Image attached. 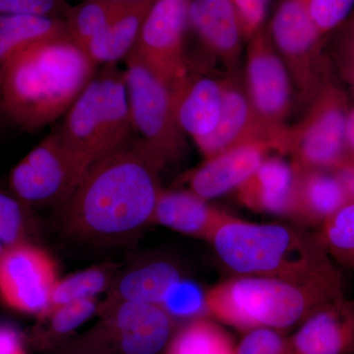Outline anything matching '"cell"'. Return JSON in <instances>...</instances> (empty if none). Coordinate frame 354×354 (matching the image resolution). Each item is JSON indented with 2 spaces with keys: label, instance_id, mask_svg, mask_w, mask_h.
Wrapping results in <instances>:
<instances>
[{
  "label": "cell",
  "instance_id": "cell-5",
  "mask_svg": "<svg viewBox=\"0 0 354 354\" xmlns=\"http://www.w3.org/2000/svg\"><path fill=\"white\" fill-rule=\"evenodd\" d=\"M53 130L95 160L127 143L135 131L124 70L118 64L100 66Z\"/></svg>",
  "mask_w": 354,
  "mask_h": 354
},
{
  "label": "cell",
  "instance_id": "cell-1",
  "mask_svg": "<svg viewBox=\"0 0 354 354\" xmlns=\"http://www.w3.org/2000/svg\"><path fill=\"white\" fill-rule=\"evenodd\" d=\"M167 164L136 134L97 158L77 189L57 208L60 227L84 241L118 243L152 223Z\"/></svg>",
  "mask_w": 354,
  "mask_h": 354
},
{
  "label": "cell",
  "instance_id": "cell-38",
  "mask_svg": "<svg viewBox=\"0 0 354 354\" xmlns=\"http://www.w3.org/2000/svg\"><path fill=\"white\" fill-rule=\"evenodd\" d=\"M344 143H346V162L354 165V108L349 109Z\"/></svg>",
  "mask_w": 354,
  "mask_h": 354
},
{
  "label": "cell",
  "instance_id": "cell-26",
  "mask_svg": "<svg viewBox=\"0 0 354 354\" xmlns=\"http://www.w3.org/2000/svg\"><path fill=\"white\" fill-rule=\"evenodd\" d=\"M235 346L220 324L202 317L174 330L164 354H235Z\"/></svg>",
  "mask_w": 354,
  "mask_h": 354
},
{
  "label": "cell",
  "instance_id": "cell-7",
  "mask_svg": "<svg viewBox=\"0 0 354 354\" xmlns=\"http://www.w3.org/2000/svg\"><path fill=\"white\" fill-rule=\"evenodd\" d=\"M349 109L348 95L332 71L307 104L304 118L288 128L286 155L292 157L295 171H334L346 164Z\"/></svg>",
  "mask_w": 354,
  "mask_h": 354
},
{
  "label": "cell",
  "instance_id": "cell-37",
  "mask_svg": "<svg viewBox=\"0 0 354 354\" xmlns=\"http://www.w3.org/2000/svg\"><path fill=\"white\" fill-rule=\"evenodd\" d=\"M0 354H27L24 335L10 324L0 323Z\"/></svg>",
  "mask_w": 354,
  "mask_h": 354
},
{
  "label": "cell",
  "instance_id": "cell-8",
  "mask_svg": "<svg viewBox=\"0 0 354 354\" xmlns=\"http://www.w3.org/2000/svg\"><path fill=\"white\" fill-rule=\"evenodd\" d=\"M95 160L67 145L53 130L14 167L9 187L30 208L57 209L73 194Z\"/></svg>",
  "mask_w": 354,
  "mask_h": 354
},
{
  "label": "cell",
  "instance_id": "cell-35",
  "mask_svg": "<svg viewBox=\"0 0 354 354\" xmlns=\"http://www.w3.org/2000/svg\"><path fill=\"white\" fill-rule=\"evenodd\" d=\"M70 0H0V13L64 19Z\"/></svg>",
  "mask_w": 354,
  "mask_h": 354
},
{
  "label": "cell",
  "instance_id": "cell-12",
  "mask_svg": "<svg viewBox=\"0 0 354 354\" xmlns=\"http://www.w3.org/2000/svg\"><path fill=\"white\" fill-rule=\"evenodd\" d=\"M247 95L261 121L285 140L286 125L295 90L290 74L268 31L261 27L247 41L245 68L242 72Z\"/></svg>",
  "mask_w": 354,
  "mask_h": 354
},
{
  "label": "cell",
  "instance_id": "cell-39",
  "mask_svg": "<svg viewBox=\"0 0 354 354\" xmlns=\"http://www.w3.org/2000/svg\"><path fill=\"white\" fill-rule=\"evenodd\" d=\"M109 1L120 2V3H133V2L141 1V0H109Z\"/></svg>",
  "mask_w": 354,
  "mask_h": 354
},
{
  "label": "cell",
  "instance_id": "cell-14",
  "mask_svg": "<svg viewBox=\"0 0 354 354\" xmlns=\"http://www.w3.org/2000/svg\"><path fill=\"white\" fill-rule=\"evenodd\" d=\"M225 97L220 120L208 136L196 142L203 157L209 158L245 144L266 143L285 155V140L258 118L244 86L241 68L225 72Z\"/></svg>",
  "mask_w": 354,
  "mask_h": 354
},
{
  "label": "cell",
  "instance_id": "cell-19",
  "mask_svg": "<svg viewBox=\"0 0 354 354\" xmlns=\"http://www.w3.org/2000/svg\"><path fill=\"white\" fill-rule=\"evenodd\" d=\"M181 268L165 257L137 260L121 270L99 309L121 302L162 304L171 286L183 278ZM97 309V310H99Z\"/></svg>",
  "mask_w": 354,
  "mask_h": 354
},
{
  "label": "cell",
  "instance_id": "cell-40",
  "mask_svg": "<svg viewBox=\"0 0 354 354\" xmlns=\"http://www.w3.org/2000/svg\"><path fill=\"white\" fill-rule=\"evenodd\" d=\"M4 250H6V247L2 245L1 243H0V257H1L2 254H3Z\"/></svg>",
  "mask_w": 354,
  "mask_h": 354
},
{
  "label": "cell",
  "instance_id": "cell-6",
  "mask_svg": "<svg viewBox=\"0 0 354 354\" xmlns=\"http://www.w3.org/2000/svg\"><path fill=\"white\" fill-rule=\"evenodd\" d=\"M97 322L57 348L62 354H164L176 321L160 305L121 302L97 310Z\"/></svg>",
  "mask_w": 354,
  "mask_h": 354
},
{
  "label": "cell",
  "instance_id": "cell-2",
  "mask_svg": "<svg viewBox=\"0 0 354 354\" xmlns=\"http://www.w3.org/2000/svg\"><path fill=\"white\" fill-rule=\"evenodd\" d=\"M97 64L67 35L18 51L0 70V111L26 131H37L62 118Z\"/></svg>",
  "mask_w": 354,
  "mask_h": 354
},
{
  "label": "cell",
  "instance_id": "cell-33",
  "mask_svg": "<svg viewBox=\"0 0 354 354\" xmlns=\"http://www.w3.org/2000/svg\"><path fill=\"white\" fill-rule=\"evenodd\" d=\"M330 48V62L354 88V9L348 19L333 32Z\"/></svg>",
  "mask_w": 354,
  "mask_h": 354
},
{
  "label": "cell",
  "instance_id": "cell-18",
  "mask_svg": "<svg viewBox=\"0 0 354 354\" xmlns=\"http://www.w3.org/2000/svg\"><path fill=\"white\" fill-rule=\"evenodd\" d=\"M179 127L194 143L213 132L223 109L225 79L191 71L171 88Z\"/></svg>",
  "mask_w": 354,
  "mask_h": 354
},
{
  "label": "cell",
  "instance_id": "cell-29",
  "mask_svg": "<svg viewBox=\"0 0 354 354\" xmlns=\"http://www.w3.org/2000/svg\"><path fill=\"white\" fill-rule=\"evenodd\" d=\"M37 225L32 208L12 193L0 191V243L6 248L35 242Z\"/></svg>",
  "mask_w": 354,
  "mask_h": 354
},
{
  "label": "cell",
  "instance_id": "cell-4",
  "mask_svg": "<svg viewBox=\"0 0 354 354\" xmlns=\"http://www.w3.org/2000/svg\"><path fill=\"white\" fill-rule=\"evenodd\" d=\"M339 272L314 281L236 276L207 290L209 314L235 329L270 328L283 332L299 325L327 302L344 297Z\"/></svg>",
  "mask_w": 354,
  "mask_h": 354
},
{
  "label": "cell",
  "instance_id": "cell-28",
  "mask_svg": "<svg viewBox=\"0 0 354 354\" xmlns=\"http://www.w3.org/2000/svg\"><path fill=\"white\" fill-rule=\"evenodd\" d=\"M118 272V266L102 263L58 279L51 298V308L84 300L97 299V295L106 291L108 292Z\"/></svg>",
  "mask_w": 354,
  "mask_h": 354
},
{
  "label": "cell",
  "instance_id": "cell-22",
  "mask_svg": "<svg viewBox=\"0 0 354 354\" xmlns=\"http://www.w3.org/2000/svg\"><path fill=\"white\" fill-rule=\"evenodd\" d=\"M295 171V200L291 216L299 223L322 225L351 203L344 184L334 172Z\"/></svg>",
  "mask_w": 354,
  "mask_h": 354
},
{
  "label": "cell",
  "instance_id": "cell-31",
  "mask_svg": "<svg viewBox=\"0 0 354 354\" xmlns=\"http://www.w3.org/2000/svg\"><path fill=\"white\" fill-rule=\"evenodd\" d=\"M160 307L174 319L185 322L209 315L207 291L183 277L167 291Z\"/></svg>",
  "mask_w": 354,
  "mask_h": 354
},
{
  "label": "cell",
  "instance_id": "cell-24",
  "mask_svg": "<svg viewBox=\"0 0 354 354\" xmlns=\"http://www.w3.org/2000/svg\"><path fill=\"white\" fill-rule=\"evenodd\" d=\"M64 35L67 32L64 19L0 13V70L26 46Z\"/></svg>",
  "mask_w": 354,
  "mask_h": 354
},
{
  "label": "cell",
  "instance_id": "cell-30",
  "mask_svg": "<svg viewBox=\"0 0 354 354\" xmlns=\"http://www.w3.org/2000/svg\"><path fill=\"white\" fill-rule=\"evenodd\" d=\"M319 239L330 257L354 270V203L323 223Z\"/></svg>",
  "mask_w": 354,
  "mask_h": 354
},
{
  "label": "cell",
  "instance_id": "cell-9",
  "mask_svg": "<svg viewBox=\"0 0 354 354\" xmlns=\"http://www.w3.org/2000/svg\"><path fill=\"white\" fill-rule=\"evenodd\" d=\"M125 62L135 134L157 152L167 165L178 162L187 152V136L176 120L171 88L134 53H130Z\"/></svg>",
  "mask_w": 354,
  "mask_h": 354
},
{
  "label": "cell",
  "instance_id": "cell-32",
  "mask_svg": "<svg viewBox=\"0 0 354 354\" xmlns=\"http://www.w3.org/2000/svg\"><path fill=\"white\" fill-rule=\"evenodd\" d=\"M324 37L342 24L354 9V0H298Z\"/></svg>",
  "mask_w": 354,
  "mask_h": 354
},
{
  "label": "cell",
  "instance_id": "cell-3",
  "mask_svg": "<svg viewBox=\"0 0 354 354\" xmlns=\"http://www.w3.org/2000/svg\"><path fill=\"white\" fill-rule=\"evenodd\" d=\"M209 242L237 276L304 283L337 271L319 237L288 225L249 223L232 216Z\"/></svg>",
  "mask_w": 354,
  "mask_h": 354
},
{
  "label": "cell",
  "instance_id": "cell-15",
  "mask_svg": "<svg viewBox=\"0 0 354 354\" xmlns=\"http://www.w3.org/2000/svg\"><path fill=\"white\" fill-rule=\"evenodd\" d=\"M288 341L291 354H354V300L344 297L321 305Z\"/></svg>",
  "mask_w": 354,
  "mask_h": 354
},
{
  "label": "cell",
  "instance_id": "cell-10",
  "mask_svg": "<svg viewBox=\"0 0 354 354\" xmlns=\"http://www.w3.org/2000/svg\"><path fill=\"white\" fill-rule=\"evenodd\" d=\"M268 31L288 69L293 88L305 104L313 99L333 71L325 55V39L298 0H279Z\"/></svg>",
  "mask_w": 354,
  "mask_h": 354
},
{
  "label": "cell",
  "instance_id": "cell-13",
  "mask_svg": "<svg viewBox=\"0 0 354 354\" xmlns=\"http://www.w3.org/2000/svg\"><path fill=\"white\" fill-rule=\"evenodd\" d=\"M58 279L57 263L35 242L7 247L0 257V299L21 313L46 315Z\"/></svg>",
  "mask_w": 354,
  "mask_h": 354
},
{
  "label": "cell",
  "instance_id": "cell-23",
  "mask_svg": "<svg viewBox=\"0 0 354 354\" xmlns=\"http://www.w3.org/2000/svg\"><path fill=\"white\" fill-rule=\"evenodd\" d=\"M155 0L133 2L85 48L97 66L118 64L131 53L140 30Z\"/></svg>",
  "mask_w": 354,
  "mask_h": 354
},
{
  "label": "cell",
  "instance_id": "cell-27",
  "mask_svg": "<svg viewBox=\"0 0 354 354\" xmlns=\"http://www.w3.org/2000/svg\"><path fill=\"white\" fill-rule=\"evenodd\" d=\"M130 3L109 0H80L64 17L67 35L84 50Z\"/></svg>",
  "mask_w": 354,
  "mask_h": 354
},
{
  "label": "cell",
  "instance_id": "cell-11",
  "mask_svg": "<svg viewBox=\"0 0 354 354\" xmlns=\"http://www.w3.org/2000/svg\"><path fill=\"white\" fill-rule=\"evenodd\" d=\"M191 0H155L131 51L171 90L189 74L185 38Z\"/></svg>",
  "mask_w": 354,
  "mask_h": 354
},
{
  "label": "cell",
  "instance_id": "cell-21",
  "mask_svg": "<svg viewBox=\"0 0 354 354\" xmlns=\"http://www.w3.org/2000/svg\"><path fill=\"white\" fill-rule=\"evenodd\" d=\"M295 184V171L291 162L267 156L235 192L239 201L252 211L291 216Z\"/></svg>",
  "mask_w": 354,
  "mask_h": 354
},
{
  "label": "cell",
  "instance_id": "cell-16",
  "mask_svg": "<svg viewBox=\"0 0 354 354\" xmlns=\"http://www.w3.org/2000/svg\"><path fill=\"white\" fill-rule=\"evenodd\" d=\"M189 29L227 71L239 68L246 39L230 0H191Z\"/></svg>",
  "mask_w": 354,
  "mask_h": 354
},
{
  "label": "cell",
  "instance_id": "cell-25",
  "mask_svg": "<svg viewBox=\"0 0 354 354\" xmlns=\"http://www.w3.org/2000/svg\"><path fill=\"white\" fill-rule=\"evenodd\" d=\"M97 299L84 300L53 307L41 318L32 332V341L37 348L48 351L57 349L70 339L83 324L97 315Z\"/></svg>",
  "mask_w": 354,
  "mask_h": 354
},
{
  "label": "cell",
  "instance_id": "cell-17",
  "mask_svg": "<svg viewBox=\"0 0 354 354\" xmlns=\"http://www.w3.org/2000/svg\"><path fill=\"white\" fill-rule=\"evenodd\" d=\"M270 151L272 149L268 144L250 143L205 158L200 167L188 174V189L208 201L236 191L252 176Z\"/></svg>",
  "mask_w": 354,
  "mask_h": 354
},
{
  "label": "cell",
  "instance_id": "cell-20",
  "mask_svg": "<svg viewBox=\"0 0 354 354\" xmlns=\"http://www.w3.org/2000/svg\"><path fill=\"white\" fill-rule=\"evenodd\" d=\"M230 216L190 189H164L156 205L152 223L209 241L218 227Z\"/></svg>",
  "mask_w": 354,
  "mask_h": 354
},
{
  "label": "cell",
  "instance_id": "cell-34",
  "mask_svg": "<svg viewBox=\"0 0 354 354\" xmlns=\"http://www.w3.org/2000/svg\"><path fill=\"white\" fill-rule=\"evenodd\" d=\"M244 333L235 354H291L288 337L281 330L255 328Z\"/></svg>",
  "mask_w": 354,
  "mask_h": 354
},
{
  "label": "cell",
  "instance_id": "cell-36",
  "mask_svg": "<svg viewBox=\"0 0 354 354\" xmlns=\"http://www.w3.org/2000/svg\"><path fill=\"white\" fill-rule=\"evenodd\" d=\"M234 4L246 43L265 25L270 0H230Z\"/></svg>",
  "mask_w": 354,
  "mask_h": 354
}]
</instances>
